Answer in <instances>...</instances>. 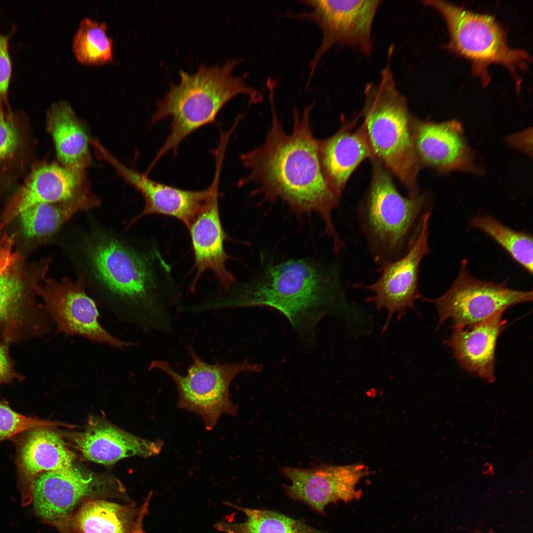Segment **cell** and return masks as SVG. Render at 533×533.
<instances>
[{"label": "cell", "instance_id": "836d02e7", "mask_svg": "<svg viewBox=\"0 0 533 533\" xmlns=\"http://www.w3.org/2000/svg\"><path fill=\"white\" fill-rule=\"evenodd\" d=\"M510 146L527 154H532V130L529 129L511 135L507 138Z\"/></svg>", "mask_w": 533, "mask_h": 533}, {"label": "cell", "instance_id": "277c9868", "mask_svg": "<svg viewBox=\"0 0 533 533\" xmlns=\"http://www.w3.org/2000/svg\"><path fill=\"white\" fill-rule=\"evenodd\" d=\"M86 250L96 278L107 291L126 304L138 324L146 330L169 331V310L174 297L160 287L147 256L103 236L91 241Z\"/></svg>", "mask_w": 533, "mask_h": 533}, {"label": "cell", "instance_id": "1f68e13d", "mask_svg": "<svg viewBox=\"0 0 533 533\" xmlns=\"http://www.w3.org/2000/svg\"><path fill=\"white\" fill-rule=\"evenodd\" d=\"M8 37L0 33V102L7 94L12 66L8 50Z\"/></svg>", "mask_w": 533, "mask_h": 533}, {"label": "cell", "instance_id": "7c38bea8", "mask_svg": "<svg viewBox=\"0 0 533 533\" xmlns=\"http://www.w3.org/2000/svg\"><path fill=\"white\" fill-rule=\"evenodd\" d=\"M430 212L422 217L419 232L407 252L382 266L380 278L372 284H356L372 293L365 301L378 310L385 309L387 316L382 332L387 329L394 314L397 319L406 316L408 310L416 312V301L422 299L419 289V266L429 252L428 246Z\"/></svg>", "mask_w": 533, "mask_h": 533}, {"label": "cell", "instance_id": "9c48e42d", "mask_svg": "<svg viewBox=\"0 0 533 533\" xmlns=\"http://www.w3.org/2000/svg\"><path fill=\"white\" fill-rule=\"evenodd\" d=\"M461 261L458 274L449 289L435 299L422 298L434 304L439 315L438 326L450 319L453 327L470 328L494 314L522 303L532 302L533 292L509 288L504 281L497 283L473 277Z\"/></svg>", "mask_w": 533, "mask_h": 533}, {"label": "cell", "instance_id": "d590c367", "mask_svg": "<svg viewBox=\"0 0 533 533\" xmlns=\"http://www.w3.org/2000/svg\"><path fill=\"white\" fill-rule=\"evenodd\" d=\"M475 532H476V533H482V532H480V531H475ZM490 533H493V532H491V531H490Z\"/></svg>", "mask_w": 533, "mask_h": 533}, {"label": "cell", "instance_id": "3957f363", "mask_svg": "<svg viewBox=\"0 0 533 533\" xmlns=\"http://www.w3.org/2000/svg\"><path fill=\"white\" fill-rule=\"evenodd\" d=\"M241 59L228 60L222 66H201L193 74L180 71V81L171 84L166 95L157 103L151 123L171 117L169 133L148 168L150 171L169 152H176L179 145L190 134L213 122L225 105L239 95L257 104L263 98L262 92L248 85V74L233 75Z\"/></svg>", "mask_w": 533, "mask_h": 533}, {"label": "cell", "instance_id": "e575fe53", "mask_svg": "<svg viewBox=\"0 0 533 533\" xmlns=\"http://www.w3.org/2000/svg\"><path fill=\"white\" fill-rule=\"evenodd\" d=\"M150 493L146 500L140 506L139 512L134 522L131 533H145L143 528V523L145 516L148 512V508L152 497Z\"/></svg>", "mask_w": 533, "mask_h": 533}, {"label": "cell", "instance_id": "d4e9b609", "mask_svg": "<svg viewBox=\"0 0 533 533\" xmlns=\"http://www.w3.org/2000/svg\"><path fill=\"white\" fill-rule=\"evenodd\" d=\"M47 127L61 164L74 170H85L92 162L90 138L86 127L69 103L62 101L51 107Z\"/></svg>", "mask_w": 533, "mask_h": 533}, {"label": "cell", "instance_id": "4fadbf2b", "mask_svg": "<svg viewBox=\"0 0 533 533\" xmlns=\"http://www.w3.org/2000/svg\"><path fill=\"white\" fill-rule=\"evenodd\" d=\"M21 265L13 237L0 234V339L9 344L48 329L44 307L30 299Z\"/></svg>", "mask_w": 533, "mask_h": 533}, {"label": "cell", "instance_id": "4316f807", "mask_svg": "<svg viewBox=\"0 0 533 533\" xmlns=\"http://www.w3.org/2000/svg\"><path fill=\"white\" fill-rule=\"evenodd\" d=\"M228 504L242 511L246 520L239 523L218 522L216 529L225 533H327L274 511Z\"/></svg>", "mask_w": 533, "mask_h": 533}, {"label": "cell", "instance_id": "ffe728a7", "mask_svg": "<svg viewBox=\"0 0 533 533\" xmlns=\"http://www.w3.org/2000/svg\"><path fill=\"white\" fill-rule=\"evenodd\" d=\"M90 191L85 170H74L55 163L41 165L33 170L9 202L0 231L32 206L72 200Z\"/></svg>", "mask_w": 533, "mask_h": 533}, {"label": "cell", "instance_id": "ac0fdd59", "mask_svg": "<svg viewBox=\"0 0 533 533\" xmlns=\"http://www.w3.org/2000/svg\"><path fill=\"white\" fill-rule=\"evenodd\" d=\"M95 149L144 198L143 210L131 221L129 226L145 216L160 214L178 219L188 228L210 194V186L203 190H189L157 182L146 174L126 167L101 144H97Z\"/></svg>", "mask_w": 533, "mask_h": 533}, {"label": "cell", "instance_id": "d6986e66", "mask_svg": "<svg viewBox=\"0 0 533 533\" xmlns=\"http://www.w3.org/2000/svg\"><path fill=\"white\" fill-rule=\"evenodd\" d=\"M16 448L17 487L21 504H31L35 481L44 472L72 468L75 454L61 436L49 427H38L12 438Z\"/></svg>", "mask_w": 533, "mask_h": 533}, {"label": "cell", "instance_id": "484cf974", "mask_svg": "<svg viewBox=\"0 0 533 533\" xmlns=\"http://www.w3.org/2000/svg\"><path fill=\"white\" fill-rule=\"evenodd\" d=\"M99 204V199L89 191L72 200L34 205L19 215L23 233L29 239L46 240L75 214L96 208Z\"/></svg>", "mask_w": 533, "mask_h": 533}, {"label": "cell", "instance_id": "5b68a950", "mask_svg": "<svg viewBox=\"0 0 533 533\" xmlns=\"http://www.w3.org/2000/svg\"><path fill=\"white\" fill-rule=\"evenodd\" d=\"M371 160V181L358 213L371 255L383 266L407 252L429 212V197L426 193L403 196L389 171L376 157Z\"/></svg>", "mask_w": 533, "mask_h": 533}, {"label": "cell", "instance_id": "52a82bcc", "mask_svg": "<svg viewBox=\"0 0 533 533\" xmlns=\"http://www.w3.org/2000/svg\"><path fill=\"white\" fill-rule=\"evenodd\" d=\"M191 359L186 374L177 372L169 362L154 360L150 368L167 375L175 383L177 407L194 413L202 419L206 429L212 430L225 414L236 416L238 407L230 398L231 381L244 372H261L263 366L247 359L241 362L210 364L203 360L190 346L187 347Z\"/></svg>", "mask_w": 533, "mask_h": 533}, {"label": "cell", "instance_id": "44dd1931", "mask_svg": "<svg viewBox=\"0 0 533 533\" xmlns=\"http://www.w3.org/2000/svg\"><path fill=\"white\" fill-rule=\"evenodd\" d=\"M356 122L343 120L335 134L318 140L321 172L339 198L357 167L366 159L375 157L364 125L354 130Z\"/></svg>", "mask_w": 533, "mask_h": 533}, {"label": "cell", "instance_id": "603a6c76", "mask_svg": "<svg viewBox=\"0 0 533 533\" xmlns=\"http://www.w3.org/2000/svg\"><path fill=\"white\" fill-rule=\"evenodd\" d=\"M74 439L85 458L104 465L112 464L132 456H154L163 447L160 440L140 438L107 423L90 426L76 434Z\"/></svg>", "mask_w": 533, "mask_h": 533}, {"label": "cell", "instance_id": "8fae6325", "mask_svg": "<svg viewBox=\"0 0 533 533\" xmlns=\"http://www.w3.org/2000/svg\"><path fill=\"white\" fill-rule=\"evenodd\" d=\"M36 292L59 332L118 349L134 344L116 338L102 325L96 304L86 293L82 277L76 281L67 277L60 281L45 279L44 284H36Z\"/></svg>", "mask_w": 533, "mask_h": 533}, {"label": "cell", "instance_id": "f1b7e54d", "mask_svg": "<svg viewBox=\"0 0 533 533\" xmlns=\"http://www.w3.org/2000/svg\"><path fill=\"white\" fill-rule=\"evenodd\" d=\"M72 47L76 59L83 64L100 65L113 59V41L103 22L83 19L74 36Z\"/></svg>", "mask_w": 533, "mask_h": 533}, {"label": "cell", "instance_id": "9a60e30c", "mask_svg": "<svg viewBox=\"0 0 533 533\" xmlns=\"http://www.w3.org/2000/svg\"><path fill=\"white\" fill-rule=\"evenodd\" d=\"M412 131L421 167H430L442 174L453 171L482 174L459 121L434 122L413 117Z\"/></svg>", "mask_w": 533, "mask_h": 533}, {"label": "cell", "instance_id": "7a4b0ae2", "mask_svg": "<svg viewBox=\"0 0 533 533\" xmlns=\"http://www.w3.org/2000/svg\"><path fill=\"white\" fill-rule=\"evenodd\" d=\"M345 303L337 268L298 259L267 265L255 279L215 301V306L274 308L286 317L304 345L311 346L318 323L327 315L340 316Z\"/></svg>", "mask_w": 533, "mask_h": 533}, {"label": "cell", "instance_id": "4dcf8cb0", "mask_svg": "<svg viewBox=\"0 0 533 533\" xmlns=\"http://www.w3.org/2000/svg\"><path fill=\"white\" fill-rule=\"evenodd\" d=\"M0 102V163L11 159L20 147L18 128L11 115Z\"/></svg>", "mask_w": 533, "mask_h": 533}, {"label": "cell", "instance_id": "ba28073f", "mask_svg": "<svg viewBox=\"0 0 533 533\" xmlns=\"http://www.w3.org/2000/svg\"><path fill=\"white\" fill-rule=\"evenodd\" d=\"M309 10L288 12V17L310 21L320 28L322 39L309 64L308 88L319 63L337 45L358 49L369 55L372 48V28L382 1L310 0L303 1Z\"/></svg>", "mask_w": 533, "mask_h": 533}, {"label": "cell", "instance_id": "f546056e", "mask_svg": "<svg viewBox=\"0 0 533 533\" xmlns=\"http://www.w3.org/2000/svg\"><path fill=\"white\" fill-rule=\"evenodd\" d=\"M53 424L52 422L19 414L12 409L7 403L0 401V442L28 430Z\"/></svg>", "mask_w": 533, "mask_h": 533}, {"label": "cell", "instance_id": "83f0119b", "mask_svg": "<svg viewBox=\"0 0 533 533\" xmlns=\"http://www.w3.org/2000/svg\"><path fill=\"white\" fill-rule=\"evenodd\" d=\"M470 225L488 235L514 261L530 273H533V241L531 234L511 229L488 215L472 217Z\"/></svg>", "mask_w": 533, "mask_h": 533}, {"label": "cell", "instance_id": "cb8c5ba5", "mask_svg": "<svg viewBox=\"0 0 533 533\" xmlns=\"http://www.w3.org/2000/svg\"><path fill=\"white\" fill-rule=\"evenodd\" d=\"M140 508L92 498L54 527L60 533H131Z\"/></svg>", "mask_w": 533, "mask_h": 533}, {"label": "cell", "instance_id": "d6a6232c", "mask_svg": "<svg viewBox=\"0 0 533 533\" xmlns=\"http://www.w3.org/2000/svg\"><path fill=\"white\" fill-rule=\"evenodd\" d=\"M9 343L0 339V385L21 379V376L14 369L8 351Z\"/></svg>", "mask_w": 533, "mask_h": 533}, {"label": "cell", "instance_id": "2e32d148", "mask_svg": "<svg viewBox=\"0 0 533 533\" xmlns=\"http://www.w3.org/2000/svg\"><path fill=\"white\" fill-rule=\"evenodd\" d=\"M223 163L215 162V171L210 186V192L201 211L188 228L194 258L192 291L202 273L211 270L222 288L228 290L235 282L233 275L226 266L230 259L224 242L227 238L223 228L219 208V184Z\"/></svg>", "mask_w": 533, "mask_h": 533}, {"label": "cell", "instance_id": "e0dca14e", "mask_svg": "<svg viewBox=\"0 0 533 533\" xmlns=\"http://www.w3.org/2000/svg\"><path fill=\"white\" fill-rule=\"evenodd\" d=\"M104 487L100 481L74 466L44 472L35 481L31 504L41 521L54 527L85 501L106 494Z\"/></svg>", "mask_w": 533, "mask_h": 533}, {"label": "cell", "instance_id": "5bb4252c", "mask_svg": "<svg viewBox=\"0 0 533 533\" xmlns=\"http://www.w3.org/2000/svg\"><path fill=\"white\" fill-rule=\"evenodd\" d=\"M281 474L291 481L285 486L293 499L306 503L320 514L330 503L350 502L362 495L357 485L369 474L368 467L361 463L345 465L323 464L307 468L284 466Z\"/></svg>", "mask_w": 533, "mask_h": 533}, {"label": "cell", "instance_id": "30bf717a", "mask_svg": "<svg viewBox=\"0 0 533 533\" xmlns=\"http://www.w3.org/2000/svg\"><path fill=\"white\" fill-rule=\"evenodd\" d=\"M445 19L455 50L479 64L500 63L513 67L529 60L528 54L509 47L503 32L491 16L441 0H425Z\"/></svg>", "mask_w": 533, "mask_h": 533}, {"label": "cell", "instance_id": "8992f818", "mask_svg": "<svg viewBox=\"0 0 533 533\" xmlns=\"http://www.w3.org/2000/svg\"><path fill=\"white\" fill-rule=\"evenodd\" d=\"M364 91L363 123L375 157L398 178L408 196L418 194L421 166L413 138V116L389 66L381 71L380 81L369 83Z\"/></svg>", "mask_w": 533, "mask_h": 533}, {"label": "cell", "instance_id": "7402d4cb", "mask_svg": "<svg viewBox=\"0 0 533 533\" xmlns=\"http://www.w3.org/2000/svg\"><path fill=\"white\" fill-rule=\"evenodd\" d=\"M504 312H496L470 328L453 327L445 341L463 369L490 382L495 379L496 344L507 322L503 319Z\"/></svg>", "mask_w": 533, "mask_h": 533}, {"label": "cell", "instance_id": "6da1fadb", "mask_svg": "<svg viewBox=\"0 0 533 533\" xmlns=\"http://www.w3.org/2000/svg\"><path fill=\"white\" fill-rule=\"evenodd\" d=\"M274 86H267L271 115L270 128L263 145L241 154L249 175L239 182L242 186H258L255 193L265 201L281 199L297 215L316 213L325 224V232L334 247L342 242L332 219L340 198L328 186L321 170L318 142L313 134L310 113L315 103L306 106L302 114L293 110V127L287 134L280 122L274 104Z\"/></svg>", "mask_w": 533, "mask_h": 533}]
</instances>
